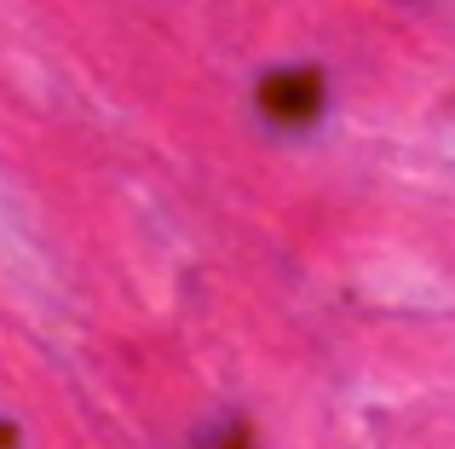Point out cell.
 I'll return each instance as SVG.
<instances>
[{
	"label": "cell",
	"instance_id": "6da1fadb",
	"mask_svg": "<svg viewBox=\"0 0 455 449\" xmlns=\"http://www.w3.org/2000/svg\"><path fill=\"white\" fill-rule=\"evenodd\" d=\"M259 98H266V110H271V115H283V122H311V115L323 110V87H317V75H271Z\"/></svg>",
	"mask_w": 455,
	"mask_h": 449
}]
</instances>
